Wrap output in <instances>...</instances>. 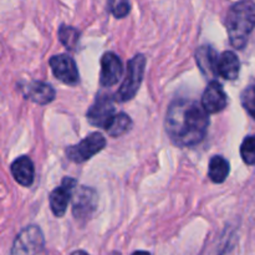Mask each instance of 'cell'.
I'll return each instance as SVG.
<instances>
[{
    "label": "cell",
    "mask_w": 255,
    "mask_h": 255,
    "mask_svg": "<svg viewBox=\"0 0 255 255\" xmlns=\"http://www.w3.org/2000/svg\"><path fill=\"white\" fill-rule=\"evenodd\" d=\"M167 134L178 147H192L202 142L208 132L209 116L202 102L177 99L166 115Z\"/></svg>",
    "instance_id": "1"
},
{
    "label": "cell",
    "mask_w": 255,
    "mask_h": 255,
    "mask_svg": "<svg viewBox=\"0 0 255 255\" xmlns=\"http://www.w3.org/2000/svg\"><path fill=\"white\" fill-rule=\"evenodd\" d=\"M229 41L234 49H244L251 34L255 32V2L241 0L229 9L226 19Z\"/></svg>",
    "instance_id": "2"
},
{
    "label": "cell",
    "mask_w": 255,
    "mask_h": 255,
    "mask_svg": "<svg viewBox=\"0 0 255 255\" xmlns=\"http://www.w3.org/2000/svg\"><path fill=\"white\" fill-rule=\"evenodd\" d=\"M144 69H146V57L142 54L136 55L133 59L129 60L124 82L115 95V100L117 102H127L136 96L143 81Z\"/></svg>",
    "instance_id": "3"
},
{
    "label": "cell",
    "mask_w": 255,
    "mask_h": 255,
    "mask_svg": "<svg viewBox=\"0 0 255 255\" xmlns=\"http://www.w3.org/2000/svg\"><path fill=\"white\" fill-rule=\"evenodd\" d=\"M106 146V138L100 132H94L79 143L66 148V157L74 163H84L99 153Z\"/></svg>",
    "instance_id": "4"
},
{
    "label": "cell",
    "mask_w": 255,
    "mask_h": 255,
    "mask_svg": "<svg viewBox=\"0 0 255 255\" xmlns=\"http://www.w3.org/2000/svg\"><path fill=\"white\" fill-rule=\"evenodd\" d=\"M45 241L39 227L29 226L22 229L14 241L11 254H39L44 252Z\"/></svg>",
    "instance_id": "5"
},
{
    "label": "cell",
    "mask_w": 255,
    "mask_h": 255,
    "mask_svg": "<svg viewBox=\"0 0 255 255\" xmlns=\"http://www.w3.org/2000/svg\"><path fill=\"white\" fill-rule=\"evenodd\" d=\"M115 116L114 99L110 95H99L87 111V121L95 127L106 128Z\"/></svg>",
    "instance_id": "6"
},
{
    "label": "cell",
    "mask_w": 255,
    "mask_h": 255,
    "mask_svg": "<svg viewBox=\"0 0 255 255\" xmlns=\"http://www.w3.org/2000/svg\"><path fill=\"white\" fill-rule=\"evenodd\" d=\"M97 203H99V197L94 188L85 186L80 187L72 202V214L77 221H87L96 211Z\"/></svg>",
    "instance_id": "7"
},
{
    "label": "cell",
    "mask_w": 255,
    "mask_h": 255,
    "mask_svg": "<svg viewBox=\"0 0 255 255\" xmlns=\"http://www.w3.org/2000/svg\"><path fill=\"white\" fill-rule=\"evenodd\" d=\"M51 71L57 80L64 84L75 86L80 81V74L76 62L71 56L66 54L55 55L49 61Z\"/></svg>",
    "instance_id": "8"
},
{
    "label": "cell",
    "mask_w": 255,
    "mask_h": 255,
    "mask_svg": "<svg viewBox=\"0 0 255 255\" xmlns=\"http://www.w3.org/2000/svg\"><path fill=\"white\" fill-rule=\"evenodd\" d=\"M75 187H76V179L65 177L61 182V186L55 188L50 193V208H51L55 217L60 218V217H64V214L66 213L67 206H69V202L71 201L72 192H74Z\"/></svg>",
    "instance_id": "9"
},
{
    "label": "cell",
    "mask_w": 255,
    "mask_h": 255,
    "mask_svg": "<svg viewBox=\"0 0 255 255\" xmlns=\"http://www.w3.org/2000/svg\"><path fill=\"white\" fill-rule=\"evenodd\" d=\"M124 75V65L115 52H105L101 57L100 82L104 87L115 86Z\"/></svg>",
    "instance_id": "10"
},
{
    "label": "cell",
    "mask_w": 255,
    "mask_h": 255,
    "mask_svg": "<svg viewBox=\"0 0 255 255\" xmlns=\"http://www.w3.org/2000/svg\"><path fill=\"white\" fill-rule=\"evenodd\" d=\"M228 104V97L223 86L218 81L213 80L207 85L202 95V105L208 114H218L223 111Z\"/></svg>",
    "instance_id": "11"
},
{
    "label": "cell",
    "mask_w": 255,
    "mask_h": 255,
    "mask_svg": "<svg viewBox=\"0 0 255 255\" xmlns=\"http://www.w3.org/2000/svg\"><path fill=\"white\" fill-rule=\"evenodd\" d=\"M22 95L40 106L51 104L56 97V91L50 84L42 81H30L20 86Z\"/></svg>",
    "instance_id": "12"
},
{
    "label": "cell",
    "mask_w": 255,
    "mask_h": 255,
    "mask_svg": "<svg viewBox=\"0 0 255 255\" xmlns=\"http://www.w3.org/2000/svg\"><path fill=\"white\" fill-rule=\"evenodd\" d=\"M12 177L19 184L24 187H30L34 182L35 168L34 163L27 156H21L15 159L10 166Z\"/></svg>",
    "instance_id": "13"
},
{
    "label": "cell",
    "mask_w": 255,
    "mask_h": 255,
    "mask_svg": "<svg viewBox=\"0 0 255 255\" xmlns=\"http://www.w3.org/2000/svg\"><path fill=\"white\" fill-rule=\"evenodd\" d=\"M241 71V61L233 51H224L218 56L217 75L226 80H236Z\"/></svg>",
    "instance_id": "14"
},
{
    "label": "cell",
    "mask_w": 255,
    "mask_h": 255,
    "mask_svg": "<svg viewBox=\"0 0 255 255\" xmlns=\"http://www.w3.org/2000/svg\"><path fill=\"white\" fill-rule=\"evenodd\" d=\"M197 64L199 69L204 74L217 75V61H218V55L217 51L212 46H202L196 52Z\"/></svg>",
    "instance_id": "15"
},
{
    "label": "cell",
    "mask_w": 255,
    "mask_h": 255,
    "mask_svg": "<svg viewBox=\"0 0 255 255\" xmlns=\"http://www.w3.org/2000/svg\"><path fill=\"white\" fill-rule=\"evenodd\" d=\"M229 162L222 156H213L209 161L208 177L213 183H223L229 176Z\"/></svg>",
    "instance_id": "16"
},
{
    "label": "cell",
    "mask_w": 255,
    "mask_h": 255,
    "mask_svg": "<svg viewBox=\"0 0 255 255\" xmlns=\"http://www.w3.org/2000/svg\"><path fill=\"white\" fill-rule=\"evenodd\" d=\"M132 126V120L131 117L128 116L125 112H121V114L115 115L114 119L111 120V122L109 124V126L106 127V131L110 136L112 137H120L122 134L126 133Z\"/></svg>",
    "instance_id": "17"
},
{
    "label": "cell",
    "mask_w": 255,
    "mask_h": 255,
    "mask_svg": "<svg viewBox=\"0 0 255 255\" xmlns=\"http://www.w3.org/2000/svg\"><path fill=\"white\" fill-rule=\"evenodd\" d=\"M79 37L80 34L75 27L67 26V25H61V26H60L59 39L66 49L74 50L77 41H79Z\"/></svg>",
    "instance_id": "18"
},
{
    "label": "cell",
    "mask_w": 255,
    "mask_h": 255,
    "mask_svg": "<svg viewBox=\"0 0 255 255\" xmlns=\"http://www.w3.org/2000/svg\"><path fill=\"white\" fill-rule=\"evenodd\" d=\"M241 156L244 163L255 166V136H247L241 146Z\"/></svg>",
    "instance_id": "19"
},
{
    "label": "cell",
    "mask_w": 255,
    "mask_h": 255,
    "mask_svg": "<svg viewBox=\"0 0 255 255\" xmlns=\"http://www.w3.org/2000/svg\"><path fill=\"white\" fill-rule=\"evenodd\" d=\"M242 105L255 120V84L247 87L242 94Z\"/></svg>",
    "instance_id": "20"
},
{
    "label": "cell",
    "mask_w": 255,
    "mask_h": 255,
    "mask_svg": "<svg viewBox=\"0 0 255 255\" xmlns=\"http://www.w3.org/2000/svg\"><path fill=\"white\" fill-rule=\"evenodd\" d=\"M109 5L112 15L117 19L127 16L131 10V4L128 0H109Z\"/></svg>",
    "instance_id": "21"
}]
</instances>
